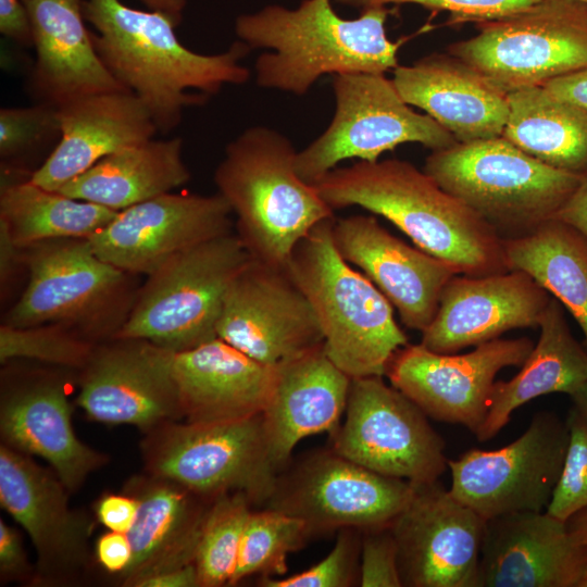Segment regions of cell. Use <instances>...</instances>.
Returning a JSON list of instances; mask_svg holds the SVG:
<instances>
[{
	"instance_id": "cell-1",
	"label": "cell",
	"mask_w": 587,
	"mask_h": 587,
	"mask_svg": "<svg viewBox=\"0 0 587 587\" xmlns=\"http://www.w3.org/2000/svg\"><path fill=\"white\" fill-rule=\"evenodd\" d=\"M83 14L95 29L92 45L105 68L141 101L163 134L180 124L185 108L250 78L240 61L251 49L240 40L223 52L202 54L180 42L175 33L179 22L164 12L134 9L121 0H84Z\"/></svg>"
},
{
	"instance_id": "cell-2",
	"label": "cell",
	"mask_w": 587,
	"mask_h": 587,
	"mask_svg": "<svg viewBox=\"0 0 587 587\" xmlns=\"http://www.w3.org/2000/svg\"><path fill=\"white\" fill-rule=\"evenodd\" d=\"M313 186L333 210L358 205L385 217L459 274L510 271L497 232L408 161H359L333 168Z\"/></svg>"
},
{
	"instance_id": "cell-3",
	"label": "cell",
	"mask_w": 587,
	"mask_h": 587,
	"mask_svg": "<svg viewBox=\"0 0 587 587\" xmlns=\"http://www.w3.org/2000/svg\"><path fill=\"white\" fill-rule=\"evenodd\" d=\"M389 12L372 7L357 18H344L332 0H302L295 9L267 4L240 14L235 34L251 50H272L254 64L260 87L302 96L326 74L395 70L400 42L386 35Z\"/></svg>"
},
{
	"instance_id": "cell-4",
	"label": "cell",
	"mask_w": 587,
	"mask_h": 587,
	"mask_svg": "<svg viewBox=\"0 0 587 587\" xmlns=\"http://www.w3.org/2000/svg\"><path fill=\"white\" fill-rule=\"evenodd\" d=\"M297 152L282 133L251 126L226 146L213 178L251 257L278 266L287 265L314 226L334 217L314 186L297 173Z\"/></svg>"
},
{
	"instance_id": "cell-5",
	"label": "cell",
	"mask_w": 587,
	"mask_h": 587,
	"mask_svg": "<svg viewBox=\"0 0 587 587\" xmlns=\"http://www.w3.org/2000/svg\"><path fill=\"white\" fill-rule=\"evenodd\" d=\"M334 221L314 226L286 266L312 305L327 357L351 378L384 376L409 339L387 298L338 252Z\"/></svg>"
},
{
	"instance_id": "cell-6",
	"label": "cell",
	"mask_w": 587,
	"mask_h": 587,
	"mask_svg": "<svg viewBox=\"0 0 587 587\" xmlns=\"http://www.w3.org/2000/svg\"><path fill=\"white\" fill-rule=\"evenodd\" d=\"M423 171L503 240L553 220L583 176L540 162L502 135L433 150Z\"/></svg>"
},
{
	"instance_id": "cell-7",
	"label": "cell",
	"mask_w": 587,
	"mask_h": 587,
	"mask_svg": "<svg viewBox=\"0 0 587 587\" xmlns=\"http://www.w3.org/2000/svg\"><path fill=\"white\" fill-rule=\"evenodd\" d=\"M23 250L28 283L2 324H60L96 344L114 338L135 301L136 275L100 259L83 238L45 240Z\"/></svg>"
},
{
	"instance_id": "cell-8",
	"label": "cell",
	"mask_w": 587,
	"mask_h": 587,
	"mask_svg": "<svg viewBox=\"0 0 587 587\" xmlns=\"http://www.w3.org/2000/svg\"><path fill=\"white\" fill-rule=\"evenodd\" d=\"M251 254L227 233L171 258L138 288L114 338H141L182 352L217 337L226 291Z\"/></svg>"
},
{
	"instance_id": "cell-9",
	"label": "cell",
	"mask_w": 587,
	"mask_h": 587,
	"mask_svg": "<svg viewBox=\"0 0 587 587\" xmlns=\"http://www.w3.org/2000/svg\"><path fill=\"white\" fill-rule=\"evenodd\" d=\"M143 471L208 499L245 494L262 508L279 471L273 464L263 416L218 423L165 422L143 434Z\"/></svg>"
},
{
	"instance_id": "cell-10",
	"label": "cell",
	"mask_w": 587,
	"mask_h": 587,
	"mask_svg": "<svg viewBox=\"0 0 587 587\" xmlns=\"http://www.w3.org/2000/svg\"><path fill=\"white\" fill-rule=\"evenodd\" d=\"M477 28L448 53L505 93L587 67V5L580 1L540 0Z\"/></svg>"
},
{
	"instance_id": "cell-11",
	"label": "cell",
	"mask_w": 587,
	"mask_h": 587,
	"mask_svg": "<svg viewBox=\"0 0 587 587\" xmlns=\"http://www.w3.org/2000/svg\"><path fill=\"white\" fill-rule=\"evenodd\" d=\"M332 85L333 120L296 157L297 173L311 185L346 159L375 162L385 151L407 142H417L432 150L458 142L429 115L412 110L392 79L384 74H337Z\"/></svg>"
},
{
	"instance_id": "cell-12",
	"label": "cell",
	"mask_w": 587,
	"mask_h": 587,
	"mask_svg": "<svg viewBox=\"0 0 587 587\" xmlns=\"http://www.w3.org/2000/svg\"><path fill=\"white\" fill-rule=\"evenodd\" d=\"M412 492V483L371 471L328 448L289 462L262 508L303 521L315 538L344 528L389 526Z\"/></svg>"
},
{
	"instance_id": "cell-13",
	"label": "cell",
	"mask_w": 587,
	"mask_h": 587,
	"mask_svg": "<svg viewBox=\"0 0 587 587\" xmlns=\"http://www.w3.org/2000/svg\"><path fill=\"white\" fill-rule=\"evenodd\" d=\"M345 413L330 435L340 455L413 484L438 480L448 469L445 441L427 415L383 376L352 378Z\"/></svg>"
},
{
	"instance_id": "cell-14",
	"label": "cell",
	"mask_w": 587,
	"mask_h": 587,
	"mask_svg": "<svg viewBox=\"0 0 587 587\" xmlns=\"http://www.w3.org/2000/svg\"><path fill=\"white\" fill-rule=\"evenodd\" d=\"M567 444L566 420L553 412H537L526 430L509 445L496 450L470 449L448 460L449 490L485 520L546 511Z\"/></svg>"
},
{
	"instance_id": "cell-15",
	"label": "cell",
	"mask_w": 587,
	"mask_h": 587,
	"mask_svg": "<svg viewBox=\"0 0 587 587\" xmlns=\"http://www.w3.org/2000/svg\"><path fill=\"white\" fill-rule=\"evenodd\" d=\"M68 495L52 469L0 445V503L32 540L35 586H75L96 561L89 544L93 520L71 509Z\"/></svg>"
},
{
	"instance_id": "cell-16",
	"label": "cell",
	"mask_w": 587,
	"mask_h": 587,
	"mask_svg": "<svg viewBox=\"0 0 587 587\" xmlns=\"http://www.w3.org/2000/svg\"><path fill=\"white\" fill-rule=\"evenodd\" d=\"M534 346L527 337L497 338L454 354L408 344L395 352L385 375L427 416L463 425L475 435L486 417L497 374L521 366Z\"/></svg>"
},
{
	"instance_id": "cell-17",
	"label": "cell",
	"mask_w": 587,
	"mask_h": 587,
	"mask_svg": "<svg viewBox=\"0 0 587 587\" xmlns=\"http://www.w3.org/2000/svg\"><path fill=\"white\" fill-rule=\"evenodd\" d=\"M217 337L273 366L324 340L312 305L287 266L252 257L226 291Z\"/></svg>"
},
{
	"instance_id": "cell-18",
	"label": "cell",
	"mask_w": 587,
	"mask_h": 587,
	"mask_svg": "<svg viewBox=\"0 0 587 587\" xmlns=\"http://www.w3.org/2000/svg\"><path fill=\"white\" fill-rule=\"evenodd\" d=\"M173 353L141 338L97 344L77 372L76 404L91 421L132 425L142 434L182 421Z\"/></svg>"
},
{
	"instance_id": "cell-19",
	"label": "cell",
	"mask_w": 587,
	"mask_h": 587,
	"mask_svg": "<svg viewBox=\"0 0 587 587\" xmlns=\"http://www.w3.org/2000/svg\"><path fill=\"white\" fill-rule=\"evenodd\" d=\"M485 525L439 480L413 484L409 502L390 525L402 586L477 587Z\"/></svg>"
},
{
	"instance_id": "cell-20",
	"label": "cell",
	"mask_w": 587,
	"mask_h": 587,
	"mask_svg": "<svg viewBox=\"0 0 587 587\" xmlns=\"http://www.w3.org/2000/svg\"><path fill=\"white\" fill-rule=\"evenodd\" d=\"M232 214L218 192L171 191L118 211L87 241L103 261L128 274L148 276L174 255L230 233Z\"/></svg>"
},
{
	"instance_id": "cell-21",
	"label": "cell",
	"mask_w": 587,
	"mask_h": 587,
	"mask_svg": "<svg viewBox=\"0 0 587 587\" xmlns=\"http://www.w3.org/2000/svg\"><path fill=\"white\" fill-rule=\"evenodd\" d=\"M70 391V379L57 372L3 373L0 437L1 444L47 461L70 494H74L110 458L76 436Z\"/></svg>"
},
{
	"instance_id": "cell-22",
	"label": "cell",
	"mask_w": 587,
	"mask_h": 587,
	"mask_svg": "<svg viewBox=\"0 0 587 587\" xmlns=\"http://www.w3.org/2000/svg\"><path fill=\"white\" fill-rule=\"evenodd\" d=\"M552 296L520 270L484 276L454 275L441 291L421 345L438 353L500 338L511 329L536 327Z\"/></svg>"
},
{
	"instance_id": "cell-23",
	"label": "cell",
	"mask_w": 587,
	"mask_h": 587,
	"mask_svg": "<svg viewBox=\"0 0 587 587\" xmlns=\"http://www.w3.org/2000/svg\"><path fill=\"white\" fill-rule=\"evenodd\" d=\"M477 587H587V545L546 511L486 520Z\"/></svg>"
},
{
	"instance_id": "cell-24",
	"label": "cell",
	"mask_w": 587,
	"mask_h": 587,
	"mask_svg": "<svg viewBox=\"0 0 587 587\" xmlns=\"http://www.w3.org/2000/svg\"><path fill=\"white\" fill-rule=\"evenodd\" d=\"M333 238L340 255L379 289L401 322L423 332L433 321L442 289L459 274L447 262L411 247L372 215L335 220Z\"/></svg>"
},
{
	"instance_id": "cell-25",
	"label": "cell",
	"mask_w": 587,
	"mask_h": 587,
	"mask_svg": "<svg viewBox=\"0 0 587 587\" xmlns=\"http://www.w3.org/2000/svg\"><path fill=\"white\" fill-rule=\"evenodd\" d=\"M22 1L30 17L36 53L27 79L34 102L60 108L80 97L126 90L95 50L85 25L84 0Z\"/></svg>"
},
{
	"instance_id": "cell-26",
	"label": "cell",
	"mask_w": 587,
	"mask_h": 587,
	"mask_svg": "<svg viewBox=\"0 0 587 587\" xmlns=\"http://www.w3.org/2000/svg\"><path fill=\"white\" fill-rule=\"evenodd\" d=\"M392 83L409 105L425 111L458 142L503 134L508 93L450 53H433L411 65H398Z\"/></svg>"
},
{
	"instance_id": "cell-27",
	"label": "cell",
	"mask_w": 587,
	"mask_h": 587,
	"mask_svg": "<svg viewBox=\"0 0 587 587\" xmlns=\"http://www.w3.org/2000/svg\"><path fill=\"white\" fill-rule=\"evenodd\" d=\"M123 491L138 500L136 521L127 533L133 558L115 580L140 587L158 574L195 564L202 526L214 499L143 471L128 478Z\"/></svg>"
},
{
	"instance_id": "cell-28",
	"label": "cell",
	"mask_w": 587,
	"mask_h": 587,
	"mask_svg": "<svg viewBox=\"0 0 587 587\" xmlns=\"http://www.w3.org/2000/svg\"><path fill=\"white\" fill-rule=\"evenodd\" d=\"M351 379L323 345L276 365L262 416L270 457L279 472L301 439L324 432L332 435L339 427Z\"/></svg>"
},
{
	"instance_id": "cell-29",
	"label": "cell",
	"mask_w": 587,
	"mask_h": 587,
	"mask_svg": "<svg viewBox=\"0 0 587 587\" xmlns=\"http://www.w3.org/2000/svg\"><path fill=\"white\" fill-rule=\"evenodd\" d=\"M184 419L218 423L261 414L272 394L276 365L261 363L216 337L173 353Z\"/></svg>"
},
{
	"instance_id": "cell-30",
	"label": "cell",
	"mask_w": 587,
	"mask_h": 587,
	"mask_svg": "<svg viewBox=\"0 0 587 587\" xmlns=\"http://www.w3.org/2000/svg\"><path fill=\"white\" fill-rule=\"evenodd\" d=\"M58 109L60 142L29 177L49 190H60L104 157L158 133L146 107L126 90L80 97Z\"/></svg>"
},
{
	"instance_id": "cell-31",
	"label": "cell",
	"mask_w": 587,
	"mask_h": 587,
	"mask_svg": "<svg viewBox=\"0 0 587 587\" xmlns=\"http://www.w3.org/2000/svg\"><path fill=\"white\" fill-rule=\"evenodd\" d=\"M540 336L520 372L495 382L486 417L475 434L494 438L526 402L552 392L573 395L587 382V350L574 338L563 305L551 298L539 324Z\"/></svg>"
},
{
	"instance_id": "cell-32",
	"label": "cell",
	"mask_w": 587,
	"mask_h": 587,
	"mask_svg": "<svg viewBox=\"0 0 587 587\" xmlns=\"http://www.w3.org/2000/svg\"><path fill=\"white\" fill-rule=\"evenodd\" d=\"M189 179L182 138H151L104 157L58 191L121 211L171 192Z\"/></svg>"
},
{
	"instance_id": "cell-33",
	"label": "cell",
	"mask_w": 587,
	"mask_h": 587,
	"mask_svg": "<svg viewBox=\"0 0 587 587\" xmlns=\"http://www.w3.org/2000/svg\"><path fill=\"white\" fill-rule=\"evenodd\" d=\"M508 101L502 136L549 166L578 175L587 172V112L542 86L513 90Z\"/></svg>"
},
{
	"instance_id": "cell-34",
	"label": "cell",
	"mask_w": 587,
	"mask_h": 587,
	"mask_svg": "<svg viewBox=\"0 0 587 587\" xmlns=\"http://www.w3.org/2000/svg\"><path fill=\"white\" fill-rule=\"evenodd\" d=\"M503 251L510 271H524L567 309L587 346V238L553 218L503 240Z\"/></svg>"
},
{
	"instance_id": "cell-35",
	"label": "cell",
	"mask_w": 587,
	"mask_h": 587,
	"mask_svg": "<svg viewBox=\"0 0 587 587\" xmlns=\"http://www.w3.org/2000/svg\"><path fill=\"white\" fill-rule=\"evenodd\" d=\"M117 212L46 189L29 177L2 178L0 222L22 248L51 239H87L108 225Z\"/></svg>"
},
{
	"instance_id": "cell-36",
	"label": "cell",
	"mask_w": 587,
	"mask_h": 587,
	"mask_svg": "<svg viewBox=\"0 0 587 587\" xmlns=\"http://www.w3.org/2000/svg\"><path fill=\"white\" fill-rule=\"evenodd\" d=\"M310 539L311 534L303 521L273 509L251 510L228 586L253 575H285L288 554L304 547Z\"/></svg>"
},
{
	"instance_id": "cell-37",
	"label": "cell",
	"mask_w": 587,
	"mask_h": 587,
	"mask_svg": "<svg viewBox=\"0 0 587 587\" xmlns=\"http://www.w3.org/2000/svg\"><path fill=\"white\" fill-rule=\"evenodd\" d=\"M252 507L241 492L224 494L212 501L195 558L200 587L228 586Z\"/></svg>"
},
{
	"instance_id": "cell-38",
	"label": "cell",
	"mask_w": 587,
	"mask_h": 587,
	"mask_svg": "<svg viewBox=\"0 0 587 587\" xmlns=\"http://www.w3.org/2000/svg\"><path fill=\"white\" fill-rule=\"evenodd\" d=\"M62 136L59 109L34 102L28 107L0 110V159L5 172L30 177L29 164L41 165L54 151Z\"/></svg>"
},
{
	"instance_id": "cell-39",
	"label": "cell",
	"mask_w": 587,
	"mask_h": 587,
	"mask_svg": "<svg viewBox=\"0 0 587 587\" xmlns=\"http://www.w3.org/2000/svg\"><path fill=\"white\" fill-rule=\"evenodd\" d=\"M96 345L60 324L0 326L2 365L15 360H32L77 373L88 363Z\"/></svg>"
},
{
	"instance_id": "cell-40",
	"label": "cell",
	"mask_w": 587,
	"mask_h": 587,
	"mask_svg": "<svg viewBox=\"0 0 587 587\" xmlns=\"http://www.w3.org/2000/svg\"><path fill=\"white\" fill-rule=\"evenodd\" d=\"M362 532L344 528L337 532L330 552L310 569L283 578L260 577L263 587H349L360 585Z\"/></svg>"
},
{
	"instance_id": "cell-41",
	"label": "cell",
	"mask_w": 587,
	"mask_h": 587,
	"mask_svg": "<svg viewBox=\"0 0 587 587\" xmlns=\"http://www.w3.org/2000/svg\"><path fill=\"white\" fill-rule=\"evenodd\" d=\"M566 423L569 444L562 470L546 512L566 522L587 508V423L572 408Z\"/></svg>"
},
{
	"instance_id": "cell-42",
	"label": "cell",
	"mask_w": 587,
	"mask_h": 587,
	"mask_svg": "<svg viewBox=\"0 0 587 587\" xmlns=\"http://www.w3.org/2000/svg\"><path fill=\"white\" fill-rule=\"evenodd\" d=\"M361 10L386 4H417L430 10L446 11L450 23H482L512 15L540 0H335Z\"/></svg>"
},
{
	"instance_id": "cell-43",
	"label": "cell",
	"mask_w": 587,
	"mask_h": 587,
	"mask_svg": "<svg viewBox=\"0 0 587 587\" xmlns=\"http://www.w3.org/2000/svg\"><path fill=\"white\" fill-rule=\"evenodd\" d=\"M360 586L402 587L390 525L362 532Z\"/></svg>"
},
{
	"instance_id": "cell-44",
	"label": "cell",
	"mask_w": 587,
	"mask_h": 587,
	"mask_svg": "<svg viewBox=\"0 0 587 587\" xmlns=\"http://www.w3.org/2000/svg\"><path fill=\"white\" fill-rule=\"evenodd\" d=\"M36 566L27 558L20 532L0 520V582L34 585Z\"/></svg>"
},
{
	"instance_id": "cell-45",
	"label": "cell",
	"mask_w": 587,
	"mask_h": 587,
	"mask_svg": "<svg viewBox=\"0 0 587 587\" xmlns=\"http://www.w3.org/2000/svg\"><path fill=\"white\" fill-rule=\"evenodd\" d=\"M139 503L132 495L105 492L93 504L96 520L108 530L128 533L133 527Z\"/></svg>"
},
{
	"instance_id": "cell-46",
	"label": "cell",
	"mask_w": 587,
	"mask_h": 587,
	"mask_svg": "<svg viewBox=\"0 0 587 587\" xmlns=\"http://www.w3.org/2000/svg\"><path fill=\"white\" fill-rule=\"evenodd\" d=\"M93 553L97 564L116 579L129 566L133 548L126 533L108 530L97 539Z\"/></svg>"
},
{
	"instance_id": "cell-47",
	"label": "cell",
	"mask_w": 587,
	"mask_h": 587,
	"mask_svg": "<svg viewBox=\"0 0 587 587\" xmlns=\"http://www.w3.org/2000/svg\"><path fill=\"white\" fill-rule=\"evenodd\" d=\"M0 33L22 47H33L30 17L22 0H0Z\"/></svg>"
},
{
	"instance_id": "cell-48",
	"label": "cell",
	"mask_w": 587,
	"mask_h": 587,
	"mask_svg": "<svg viewBox=\"0 0 587 587\" xmlns=\"http://www.w3.org/2000/svg\"><path fill=\"white\" fill-rule=\"evenodd\" d=\"M542 87L552 97L587 112V67L555 77Z\"/></svg>"
},
{
	"instance_id": "cell-49",
	"label": "cell",
	"mask_w": 587,
	"mask_h": 587,
	"mask_svg": "<svg viewBox=\"0 0 587 587\" xmlns=\"http://www.w3.org/2000/svg\"><path fill=\"white\" fill-rule=\"evenodd\" d=\"M554 218L572 226L587 238V172L583 174L578 186L559 209Z\"/></svg>"
},
{
	"instance_id": "cell-50",
	"label": "cell",
	"mask_w": 587,
	"mask_h": 587,
	"mask_svg": "<svg viewBox=\"0 0 587 587\" xmlns=\"http://www.w3.org/2000/svg\"><path fill=\"white\" fill-rule=\"evenodd\" d=\"M24 266V250L12 239L8 227L0 222V284L1 291L13 279L20 266Z\"/></svg>"
},
{
	"instance_id": "cell-51",
	"label": "cell",
	"mask_w": 587,
	"mask_h": 587,
	"mask_svg": "<svg viewBox=\"0 0 587 587\" xmlns=\"http://www.w3.org/2000/svg\"><path fill=\"white\" fill-rule=\"evenodd\" d=\"M140 587H200L195 564L167 571L146 579Z\"/></svg>"
},
{
	"instance_id": "cell-52",
	"label": "cell",
	"mask_w": 587,
	"mask_h": 587,
	"mask_svg": "<svg viewBox=\"0 0 587 587\" xmlns=\"http://www.w3.org/2000/svg\"><path fill=\"white\" fill-rule=\"evenodd\" d=\"M149 10L161 11L182 22L187 0H140Z\"/></svg>"
},
{
	"instance_id": "cell-53",
	"label": "cell",
	"mask_w": 587,
	"mask_h": 587,
	"mask_svg": "<svg viewBox=\"0 0 587 587\" xmlns=\"http://www.w3.org/2000/svg\"><path fill=\"white\" fill-rule=\"evenodd\" d=\"M569 529L582 544L587 545V508L575 513L566 521Z\"/></svg>"
},
{
	"instance_id": "cell-54",
	"label": "cell",
	"mask_w": 587,
	"mask_h": 587,
	"mask_svg": "<svg viewBox=\"0 0 587 587\" xmlns=\"http://www.w3.org/2000/svg\"><path fill=\"white\" fill-rule=\"evenodd\" d=\"M570 397L573 401V408L587 423V382Z\"/></svg>"
},
{
	"instance_id": "cell-55",
	"label": "cell",
	"mask_w": 587,
	"mask_h": 587,
	"mask_svg": "<svg viewBox=\"0 0 587 587\" xmlns=\"http://www.w3.org/2000/svg\"><path fill=\"white\" fill-rule=\"evenodd\" d=\"M577 1H580L587 5V0H577Z\"/></svg>"
}]
</instances>
